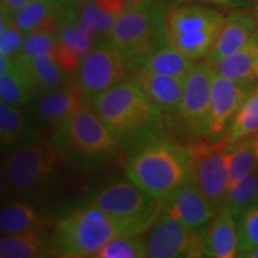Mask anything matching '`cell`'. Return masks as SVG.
<instances>
[{
  "label": "cell",
  "instance_id": "1",
  "mask_svg": "<svg viewBox=\"0 0 258 258\" xmlns=\"http://www.w3.org/2000/svg\"><path fill=\"white\" fill-rule=\"evenodd\" d=\"M92 109L129 151L157 135L166 134V118L133 80L125 79L92 102Z\"/></svg>",
  "mask_w": 258,
  "mask_h": 258
},
{
  "label": "cell",
  "instance_id": "2",
  "mask_svg": "<svg viewBox=\"0 0 258 258\" xmlns=\"http://www.w3.org/2000/svg\"><path fill=\"white\" fill-rule=\"evenodd\" d=\"M127 178L157 199H165L190 182L189 148L166 134L157 135L128 151Z\"/></svg>",
  "mask_w": 258,
  "mask_h": 258
},
{
  "label": "cell",
  "instance_id": "3",
  "mask_svg": "<svg viewBox=\"0 0 258 258\" xmlns=\"http://www.w3.org/2000/svg\"><path fill=\"white\" fill-rule=\"evenodd\" d=\"M63 164L79 171L109 164L122 150L97 112L86 105L50 133L48 141Z\"/></svg>",
  "mask_w": 258,
  "mask_h": 258
},
{
  "label": "cell",
  "instance_id": "4",
  "mask_svg": "<svg viewBox=\"0 0 258 258\" xmlns=\"http://www.w3.org/2000/svg\"><path fill=\"white\" fill-rule=\"evenodd\" d=\"M62 164L49 143L15 147L3 161L2 177L10 191L31 203L53 199L62 185Z\"/></svg>",
  "mask_w": 258,
  "mask_h": 258
},
{
  "label": "cell",
  "instance_id": "5",
  "mask_svg": "<svg viewBox=\"0 0 258 258\" xmlns=\"http://www.w3.org/2000/svg\"><path fill=\"white\" fill-rule=\"evenodd\" d=\"M166 6V0H151L127 8L116 19L108 43L123 56L129 74L140 69L152 51L169 42Z\"/></svg>",
  "mask_w": 258,
  "mask_h": 258
},
{
  "label": "cell",
  "instance_id": "6",
  "mask_svg": "<svg viewBox=\"0 0 258 258\" xmlns=\"http://www.w3.org/2000/svg\"><path fill=\"white\" fill-rule=\"evenodd\" d=\"M122 235H128L123 225L86 203L64 215L54 226L50 256L95 258L108 241Z\"/></svg>",
  "mask_w": 258,
  "mask_h": 258
},
{
  "label": "cell",
  "instance_id": "7",
  "mask_svg": "<svg viewBox=\"0 0 258 258\" xmlns=\"http://www.w3.org/2000/svg\"><path fill=\"white\" fill-rule=\"evenodd\" d=\"M226 15L211 5L171 2L166 6L167 41L194 61L205 60L217 42Z\"/></svg>",
  "mask_w": 258,
  "mask_h": 258
},
{
  "label": "cell",
  "instance_id": "8",
  "mask_svg": "<svg viewBox=\"0 0 258 258\" xmlns=\"http://www.w3.org/2000/svg\"><path fill=\"white\" fill-rule=\"evenodd\" d=\"M88 205L101 209L123 225L128 235H141L159 220L161 200L132 180H116L99 189Z\"/></svg>",
  "mask_w": 258,
  "mask_h": 258
},
{
  "label": "cell",
  "instance_id": "9",
  "mask_svg": "<svg viewBox=\"0 0 258 258\" xmlns=\"http://www.w3.org/2000/svg\"><path fill=\"white\" fill-rule=\"evenodd\" d=\"M191 160L190 183L211 201L218 211L225 207L230 190L227 147L226 138L212 141L198 139L186 143Z\"/></svg>",
  "mask_w": 258,
  "mask_h": 258
},
{
  "label": "cell",
  "instance_id": "10",
  "mask_svg": "<svg viewBox=\"0 0 258 258\" xmlns=\"http://www.w3.org/2000/svg\"><path fill=\"white\" fill-rule=\"evenodd\" d=\"M213 70L207 60L198 61L185 79L182 101L167 127L182 132L188 141L208 139Z\"/></svg>",
  "mask_w": 258,
  "mask_h": 258
},
{
  "label": "cell",
  "instance_id": "11",
  "mask_svg": "<svg viewBox=\"0 0 258 258\" xmlns=\"http://www.w3.org/2000/svg\"><path fill=\"white\" fill-rule=\"evenodd\" d=\"M128 74L123 56L110 43L103 42L83 56L74 80L91 105L99 95L124 82Z\"/></svg>",
  "mask_w": 258,
  "mask_h": 258
},
{
  "label": "cell",
  "instance_id": "12",
  "mask_svg": "<svg viewBox=\"0 0 258 258\" xmlns=\"http://www.w3.org/2000/svg\"><path fill=\"white\" fill-rule=\"evenodd\" d=\"M206 228L190 227L175 219L161 215L146 239L147 257L199 258L205 251Z\"/></svg>",
  "mask_w": 258,
  "mask_h": 258
},
{
  "label": "cell",
  "instance_id": "13",
  "mask_svg": "<svg viewBox=\"0 0 258 258\" xmlns=\"http://www.w3.org/2000/svg\"><path fill=\"white\" fill-rule=\"evenodd\" d=\"M256 88L257 82H235L213 72L209 140L217 141L226 137L234 116Z\"/></svg>",
  "mask_w": 258,
  "mask_h": 258
},
{
  "label": "cell",
  "instance_id": "14",
  "mask_svg": "<svg viewBox=\"0 0 258 258\" xmlns=\"http://www.w3.org/2000/svg\"><path fill=\"white\" fill-rule=\"evenodd\" d=\"M90 105L76 80H70L53 91L42 93L34 101L30 121L34 125L53 131L73 114Z\"/></svg>",
  "mask_w": 258,
  "mask_h": 258
},
{
  "label": "cell",
  "instance_id": "15",
  "mask_svg": "<svg viewBox=\"0 0 258 258\" xmlns=\"http://www.w3.org/2000/svg\"><path fill=\"white\" fill-rule=\"evenodd\" d=\"M161 215L175 219L190 227L203 230L219 212L192 183H185L161 199Z\"/></svg>",
  "mask_w": 258,
  "mask_h": 258
},
{
  "label": "cell",
  "instance_id": "16",
  "mask_svg": "<svg viewBox=\"0 0 258 258\" xmlns=\"http://www.w3.org/2000/svg\"><path fill=\"white\" fill-rule=\"evenodd\" d=\"M148 99L165 116L166 122L176 115L182 101L185 79L173 78L147 70H137L129 74Z\"/></svg>",
  "mask_w": 258,
  "mask_h": 258
},
{
  "label": "cell",
  "instance_id": "17",
  "mask_svg": "<svg viewBox=\"0 0 258 258\" xmlns=\"http://www.w3.org/2000/svg\"><path fill=\"white\" fill-rule=\"evenodd\" d=\"M257 32L254 15L247 10H230L214 47L205 60L218 62L243 48Z\"/></svg>",
  "mask_w": 258,
  "mask_h": 258
},
{
  "label": "cell",
  "instance_id": "18",
  "mask_svg": "<svg viewBox=\"0 0 258 258\" xmlns=\"http://www.w3.org/2000/svg\"><path fill=\"white\" fill-rule=\"evenodd\" d=\"M238 245L237 219L230 208L222 207L206 227L203 257H237Z\"/></svg>",
  "mask_w": 258,
  "mask_h": 258
},
{
  "label": "cell",
  "instance_id": "19",
  "mask_svg": "<svg viewBox=\"0 0 258 258\" xmlns=\"http://www.w3.org/2000/svg\"><path fill=\"white\" fill-rule=\"evenodd\" d=\"M15 61L25 71L40 96L60 88L71 80V74L61 66L55 54H40L22 62Z\"/></svg>",
  "mask_w": 258,
  "mask_h": 258
},
{
  "label": "cell",
  "instance_id": "20",
  "mask_svg": "<svg viewBox=\"0 0 258 258\" xmlns=\"http://www.w3.org/2000/svg\"><path fill=\"white\" fill-rule=\"evenodd\" d=\"M78 27L79 12L77 5L63 6L57 22V44L56 57L67 73H76L80 60L78 53Z\"/></svg>",
  "mask_w": 258,
  "mask_h": 258
},
{
  "label": "cell",
  "instance_id": "21",
  "mask_svg": "<svg viewBox=\"0 0 258 258\" xmlns=\"http://www.w3.org/2000/svg\"><path fill=\"white\" fill-rule=\"evenodd\" d=\"M46 215L34 203L25 200H14L6 203L0 211L2 234H16L46 228Z\"/></svg>",
  "mask_w": 258,
  "mask_h": 258
},
{
  "label": "cell",
  "instance_id": "22",
  "mask_svg": "<svg viewBox=\"0 0 258 258\" xmlns=\"http://www.w3.org/2000/svg\"><path fill=\"white\" fill-rule=\"evenodd\" d=\"M257 62L258 30L243 48L211 66L214 73L235 82H257Z\"/></svg>",
  "mask_w": 258,
  "mask_h": 258
},
{
  "label": "cell",
  "instance_id": "23",
  "mask_svg": "<svg viewBox=\"0 0 258 258\" xmlns=\"http://www.w3.org/2000/svg\"><path fill=\"white\" fill-rule=\"evenodd\" d=\"M50 237L47 227L16 234H3L2 258H40L50 256Z\"/></svg>",
  "mask_w": 258,
  "mask_h": 258
},
{
  "label": "cell",
  "instance_id": "24",
  "mask_svg": "<svg viewBox=\"0 0 258 258\" xmlns=\"http://www.w3.org/2000/svg\"><path fill=\"white\" fill-rule=\"evenodd\" d=\"M195 64L196 61L189 59L167 42L152 51L141 63L140 69L173 78L186 79Z\"/></svg>",
  "mask_w": 258,
  "mask_h": 258
},
{
  "label": "cell",
  "instance_id": "25",
  "mask_svg": "<svg viewBox=\"0 0 258 258\" xmlns=\"http://www.w3.org/2000/svg\"><path fill=\"white\" fill-rule=\"evenodd\" d=\"M36 138V127L19 106L0 103V139L3 146H21ZM36 140V139H35Z\"/></svg>",
  "mask_w": 258,
  "mask_h": 258
},
{
  "label": "cell",
  "instance_id": "26",
  "mask_svg": "<svg viewBox=\"0 0 258 258\" xmlns=\"http://www.w3.org/2000/svg\"><path fill=\"white\" fill-rule=\"evenodd\" d=\"M62 9L59 0H29L14 18L22 32L28 35L37 29L57 25Z\"/></svg>",
  "mask_w": 258,
  "mask_h": 258
},
{
  "label": "cell",
  "instance_id": "27",
  "mask_svg": "<svg viewBox=\"0 0 258 258\" xmlns=\"http://www.w3.org/2000/svg\"><path fill=\"white\" fill-rule=\"evenodd\" d=\"M40 93L31 83L28 74L14 59V64L10 71L0 74L2 101L16 106H23L34 102Z\"/></svg>",
  "mask_w": 258,
  "mask_h": 258
},
{
  "label": "cell",
  "instance_id": "28",
  "mask_svg": "<svg viewBox=\"0 0 258 258\" xmlns=\"http://www.w3.org/2000/svg\"><path fill=\"white\" fill-rule=\"evenodd\" d=\"M230 188L243 180L257 169V156L253 137L243 139L227 147Z\"/></svg>",
  "mask_w": 258,
  "mask_h": 258
},
{
  "label": "cell",
  "instance_id": "29",
  "mask_svg": "<svg viewBox=\"0 0 258 258\" xmlns=\"http://www.w3.org/2000/svg\"><path fill=\"white\" fill-rule=\"evenodd\" d=\"M258 133V85L246 99L226 133L228 145L243 139L252 138Z\"/></svg>",
  "mask_w": 258,
  "mask_h": 258
},
{
  "label": "cell",
  "instance_id": "30",
  "mask_svg": "<svg viewBox=\"0 0 258 258\" xmlns=\"http://www.w3.org/2000/svg\"><path fill=\"white\" fill-rule=\"evenodd\" d=\"M258 205V169L245 177L239 183L231 186L226 198L225 207H228L235 219L247 209Z\"/></svg>",
  "mask_w": 258,
  "mask_h": 258
},
{
  "label": "cell",
  "instance_id": "31",
  "mask_svg": "<svg viewBox=\"0 0 258 258\" xmlns=\"http://www.w3.org/2000/svg\"><path fill=\"white\" fill-rule=\"evenodd\" d=\"M59 36H57V25L55 27L41 28L25 35L23 46L17 55L14 56L17 61H27L40 54L51 53L56 54Z\"/></svg>",
  "mask_w": 258,
  "mask_h": 258
},
{
  "label": "cell",
  "instance_id": "32",
  "mask_svg": "<svg viewBox=\"0 0 258 258\" xmlns=\"http://www.w3.org/2000/svg\"><path fill=\"white\" fill-rule=\"evenodd\" d=\"M147 257L146 240L140 235H122L108 241L95 258H144Z\"/></svg>",
  "mask_w": 258,
  "mask_h": 258
},
{
  "label": "cell",
  "instance_id": "33",
  "mask_svg": "<svg viewBox=\"0 0 258 258\" xmlns=\"http://www.w3.org/2000/svg\"><path fill=\"white\" fill-rule=\"evenodd\" d=\"M25 35L18 28L14 16L2 10L0 16V55L14 57L23 46Z\"/></svg>",
  "mask_w": 258,
  "mask_h": 258
},
{
  "label": "cell",
  "instance_id": "34",
  "mask_svg": "<svg viewBox=\"0 0 258 258\" xmlns=\"http://www.w3.org/2000/svg\"><path fill=\"white\" fill-rule=\"evenodd\" d=\"M238 256L258 246V205L237 218ZM237 256V257H238Z\"/></svg>",
  "mask_w": 258,
  "mask_h": 258
},
{
  "label": "cell",
  "instance_id": "35",
  "mask_svg": "<svg viewBox=\"0 0 258 258\" xmlns=\"http://www.w3.org/2000/svg\"><path fill=\"white\" fill-rule=\"evenodd\" d=\"M171 2H190L206 5H215L228 10H247L253 11L258 0H171Z\"/></svg>",
  "mask_w": 258,
  "mask_h": 258
},
{
  "label": "cell",
  "instance_id": "36",
  "mask_svg": "<svg viewBox=\"0 0 258 258\" xmlns=\"http://www.w3.org/2000/svg\"><path fill=\"white\" fill-rule=\"evenodd\" d=\"M102 11L118 17L128 8L127 0H95Z\"/></svg>",
  "mask_w": 258,
  "mask_h": 258
},
{
  "label": "cell",
  "instance_id": "37",
  "mask_svg": "<svg viewBox=\"0 0 258 258\" xmlns=\"http://www.w3.org/2000/svg\"><path fill=\"white\" fill-rule=\"evenodd\" d=\"M29 0H2V10L10 16H15L19 9H22Z\"/></svg>",
  "mask_w": 258,
  "mask_h": 258
},
{
  "label": "cell",
  "instance_id": "38",
  "mask_svg": "<svg viewBox=\"0 0 258 258\" xmlns=\"http://www.w3.org/2000/svg\"><path fill=\"white\" fill-rule=\"evenodd\" d=\"M238 257H245V258H258V246H254L252 249H250L246 252L240 253Z\"/></svg>",
  "mask_w": 258,
  "mask_h": 258
},
{
  "label": "cell",
  "instance_id": "39",
  "mask_svg": "<svg viewBox=\"0 0 258 258\" xmlns=\"http://www.w3.org/2000/svg\"><path fill=\"white\" fill-rule=\"evenodd\" d=\"M60 4L63 5V6H72V5H77L79 2H82V0H59Z\"/></svg>",
  "mask_w": 258,
  "mask_h": 258
},
{
  "label": "cell",
  "instance_id": "40",
  "mask_svg": "<svg viewBox=\"0 0 258 258\" xmlns=\"http://www.w3.org/2000/svg\"><path fill=\"white\" fill-rule=\"evenodd\" d=\"M147 2H151V0H127V3H128V8H131V6H135V5L144 4V3H147Z\"/></svg>",
  "mask_w": 258,
  "mask_h": 258
},
{
  "label": "cell",
  "instance_id": "41",
  "mask_svg": "<svg viewBox=\"0 0 258 258\" xmlns=\"http://www.w3.org/2000/svg\"><path fill=\"white\" fill-rule=\"evenodd\" d=\"M254 148H256V156H257V169H258V133L253 137Z\"/></svg>",
  "mask_w": 258,
  "mask_h": 258
},
{
  "label": "cell",
  "instance_id": "42",
  "mask_svg": "<svg viewBox=\"0 0 258 258\" xmlns=\"http://www.w3.org/2000/svg\"><path fill=\"white\" fill-rule=\"evenodd\" d=\"M253 11H254L253 15H254V18H256V24H257V30H258V4L256 8H254Z\"/></svg>",
  "mask_w": 258,
  "mask_h": 258
},
{
  "label": "cell",
  "instance_id": "43",
  "mask_svg": "<svg viewBox=\"0 0 258 258\" xmlns=\"http://www.w3.org/2000/svg\"><path fill=\"white\" fill-rule=\"evenodd\" d=\"M257 77H258V62H257Z\"/></svg>",
  "mask_w": 258,
  "mask_h": 258
}]
</instances>
